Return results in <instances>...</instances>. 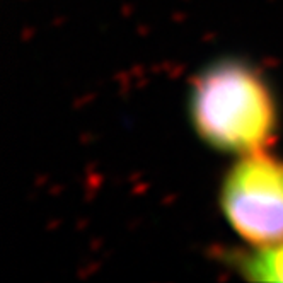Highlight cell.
<instances>
[{"instance_id":"1","label":"cell","mask_w":283,"mask_h":283,"mask_svg":"<svg viewBox=\"0 0 283 283\" xmlns=\"http://www.w3.org/2000/svg\"><path fill=\"white\" fill-rule=\"evenodd\" d=\"M189 120L208 147L241 157L266 150L277 135V99L266 79L246 62L227 58L191 84Z\"/></svg>"},{"instance_id":"2","label":"cell","mask_w":283,"mask_h":283,"mask_svg":"<svg viewBox=\"0 0 283 283\" xmlns=\"http://www.w3.org/2000/svg\"><path fill=\"white\" fill-rule=\"evenodd\" d=\"M218 205L251 248L283 243V159L268 148L236 157L222 179Z\"/></svg>"},{"instance_id":"3","label":"cell","mask_w":283,"mask_h":283,"mask_svg":"<svg viewBox=\"0 0 283 283\" xmlns=\"http://www.w3.org/2000/svg\"><path fill=\"white\" fill-rule=\"evenodd\" d=\"M234 268L246 280L283 283V243L251 248L234 258Z\"/></svg>"}]
</instances>
